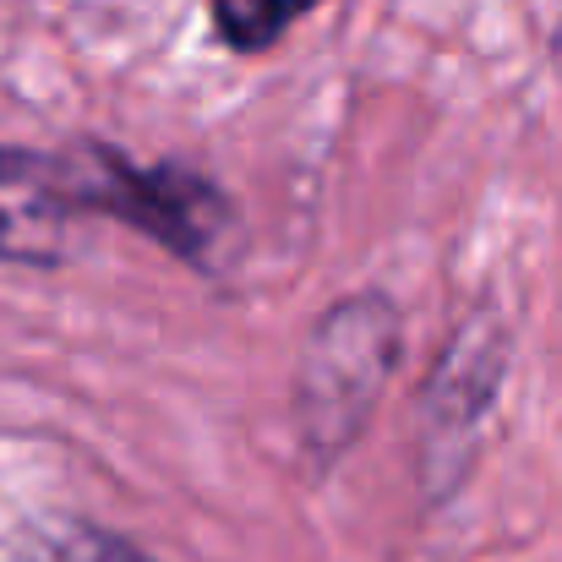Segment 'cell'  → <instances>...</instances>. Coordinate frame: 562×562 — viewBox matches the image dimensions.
Returning a JSON list of instances; mask_svg holds the SVG:
<instances>
[{
	"instance_id": "cell-1",
	"label": "cell",
	"mask_w": 562,
	"mask_h": 562,
	"mask_svg": "<svg viewBox=\"0 0 562 562\" xmlns=\"http://www.w3.org/2000/svg\"><path fill=\"white\" fill-rule=\"evenodd\" d=\"M398 312L382 295L339 301L306 339L295 376V426L317 459H339L356 431L372 420L376 398L398 361Z\"/></svg>"
},
{
	"instance_id": "cell-2",
	"label": "cell",
	"mask_w": 562,
	"mask_h": 562,
	"mask_svg": "<svg viewBox=\"0 0 562 562\" xmlns=\"http://www.w3.org/2000/svg\"><path fill=\"white\" fill-rule=\"evenodd\" d=\"M88 159H93V213L137 224L143 235H154L159 246H170L196 268H218L224 240L235 235V207L213 181L176 165L143 170L110 148H88Z\"/></svg>"
},
{
	"instance_id": "cell-3",
	"label": "cell",
	"mask_w": 562,
	"mask_h": 562,
	"mask_svg": "<svg viewBox=\"0 0 562 562\" xmlns=\"http://www.w3.org/2000/svg\"><path fill=\"white\" fill-rule=\"evenodd\" d=\"M93 213V159L0 148V257L55 268L77 251V224Z\"/></svg>"
},
{
	"instance_id": "cell-4",
	"label": "cell",
	"mask_w": 562,
	"mask_h": 562,
	"mask_svg": "<svg viewBox=\"0 0 562 562\" xmlns=\"http://www.w3.org/2000/svg\"><path fill=\"white\" fill-rule=\"evenodd\" d=\"M16 562H154L121 536L82 519H38L16 536Z\"/></svg>"
},
{
	"instance_id": "cell-5",
	"label": "cell",
	"mask_w": 562,
	"mask_h": 562,
	"mask_svg": "<svg viewBox=\"0 0 562 562\" xmlns=\"http://www.w3.org/2000/svg\"><path fill=\"white\" fill-rule=\"evenodd\" d=\"M317 0H213V16H218V33L240 49V55H257L268 44H279L290 33V22H301Z\"/></svg>"
}]
</instances>
